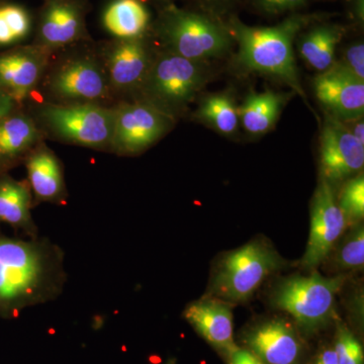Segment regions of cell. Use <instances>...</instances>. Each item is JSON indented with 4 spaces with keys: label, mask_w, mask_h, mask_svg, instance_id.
<instances>
[{
    "label": "cell",
    "mask_w": 364,
    "mask_h": 364,
    "mask_svg": "<svg viewBox=\"0 0 364 364\" xmlns=\"http://www.w3.org/2000/svg\"><path fill=\"white\" fill-rule=\"evenodd\" d=\"M65 273L58 247L43 240L0 234V318L56 298Z\"/></svg>",
    "instance_id": "1"
},
{
    "label": "cell",
    "mask_w": 364,
    "mask_h": 364,
    "mask_svg": "<svg viewBox=\"0 0 364 364\" xmlns=\"http://www.w3.org/2000/svg\"><path fill=\"white\" fill-rule=\"evenodd\" d=\"M37 90L44 104L117 105L98 46L92 40L54 53Z\"/></svg>",
    "instance_id": "2"
},
{
    "label": "cell",
    "mask_w": 364,
    "mask_h": 364,
    "mask_svg": "<svg viewBox=\"0 0 364 364\" xmlns=\"http://www.w3.org/2000/svg\"><path fill=\"white\" fill-rule=\"evenodd\" d=\"M314 18L312 14H293L272 26H250L232 18L228 28L239 45L237 63L245 71L279 79L306 100L294 60V42Z\"/></svg>",
    "instance_id": "3"
},
{
    "label": "cell",
    "mask_w": 364,
    "mask_h": 364,
    "mask_svg": "<svg viewBox=\"0 0 364 364\" xmlns=\"http://www.w3.org/2000/svg\"><path fill=\"white\" fill-rule=\"evenodd\" d=\"M150 33L162 49L203 64L224 56L233 40L229 28L214 16L181 9L173 2L161 6Z\"/></svg>",
    "instance_id": "4"
},
{
    "label": "cell",
    "mask_w": 364,
    "mask_h": 364,
    "mask_svg": "<svg viewBox=\"0 0 364 364\" xmlns=\"http://www.w3.org/2000/svg\"><path fill=\"white\" fill-rule=\"evenodd\" d=\"M205 64L159 47L147 75L132 100H141L176 121L207 82Z\"/></svg>",
    "instance_id": "5"
},
{
    "label": "cell",
    "mask_w": 364,
    "mask_h": 364,
    "mask_svg": "<svg viewBox=\"0 0 364 364\" xmlns=\"http://www.w3.org/2000/svg\"><path fill=\"white\" fill-rule=\"evenodd\" d=\"M30 112L44 138L111 152L114 107L40 102Z\"/></svg>",
    "instance_id": "6"
},
{
    "label": "cell",
    "mask_w": 364,
    "mask_h": 364,
    "mask_svg": "<svg viewBox=\"0 0 364 364\" xmlns=\"http://www.w3.org/2000/svg\"><path fill=\"white\" fill-rule=\"evenodd\" d=\"M284 263L269 244L250 242L223 258L210 284V298L228 304L248 301L268 275Z\"/></svg>",
    "instance_id": "7"
},
{
    "label": "cell",
    "mask_w": 364,
    "mask_h": 364,
    "mask_svg": "<svg viewBox=\"0 0 364 364\" xmlns=\"http://www.w3.org/2000/svg\"><path fill=\"white\" fill-rule=\"evenodd\" d=\"M344 282L343 275L327 277L318 272L309 277L296 275L277 284L272 303L289 314L306 331H316L334 317L336 296Z\"/></svg>",
    "instance_id": "8"
},
{
    "label": "cell",
    "mask_w": 364,
    "mask_h": 364,
    "mask_svg": "<svg viewBox=\"0 0 364 364\" xmlns=\"http://www.w3.org/2000/svg\"><path fill=\"white\" fill-rule=\"evenodd\" d=\"M117 104L130 102L142 85L156 54L150 33L136 39H117L97 43Z\"/></svg>",
    "instance_id": "9"
},
{
    "label": "cell",
    "mask_w": 364,
    "mask_h": 364,
    "mask_svg": "<svg viewBox=\"0 0 364 364\" xmlns=\"http://www.w3.org/2000/svg\"><path fill=\"white\" fill-rule=\"evenodd\" d=\"M173 122L141 100L119 102L114 105L111 152L121 156L141 154L166 135Z\"/></svg>",
    "instance_id": "10"
},
{
    "label": "cell",
    "mask_w": 364,
    "mask_h": 364,
    "mask_svg": "<svg viewBox=\"0 0 364 364\" xmlns=\"http://www.w3.org/2000/svg\"><path fill=\"white\" fill-rule=\"evenodd\" d=\"M88 11L87 0H43L33 20L32 44L56 53L92 40L86 25Z\"/></svg>",
    "instance_id": "11"
},
{
    "label": "cell",
    "mask_w": 364,
    "mask_h": 364,
    "mask_svg": "<svg viewBox=\"0 0 364 364\" xmlns=\"http://www.w3.org/2000/svg\"><path fill=\"white\" fill-rule=\"evenodd\" d=\"M346 227L334 188L321 177L311 205L310 236L301 258L304 269L314 270L327 260Z\"/></svg>",
    "instance_id": "12"
},
{
    "label": "cell",
    "mask_w": 364,
    "mask_h": 364,
    "mask_svg": "<svg viewBox=\"0 0 364 364\" xmlns=\"http://www.w3.org/2000/svg\"><path fill=\"white\" fill-rule=\"evenodd\" d=\"M363 165V144L341 121L328 114L320 138L321 177L334 186L358 176Z\"/></svg>",
    "instance_id": "13"
},
{
    "label": "cell",
    "mask_w": 364,
    "mask_h": 364,
    "mask_svg": "<svg viewBox=\"0 0 364 364\" xmlns=\"http://www.w3.org/2000/svg\"><path fill=\"white\" fill-rule=\"evenodd\" d=\"M53 54L32 43L0 53V87L23 107L37 90Z\"/></svg>",
    "instance_id": "14"
},
{
    "label": "cell",
    "mask_w": 364,
    "mask_h": 364,
    "mask_svg": "<svg viewBox=\"0 0 364 364\" xmlns=\"http://www.w3.org/2000/svg\"><path fill=\"white\" fill-rule=\"evenodd\" d=\"M314 90L328 114L341 122L363 117L364 81L334 63L314 79Z\"/></svg>",
    "instance_id": "15"
},
{
    "label": "cell",
    "mask_w": 364,
    "mask_h": 364,
    "mask_svg": "<svg viewBox=\"0 0 364 364\" xmlns=\"http://www.w3.org/2000/svg\"><path fill=\"white\" fill-rule=\"evenodd\" d=\"M42 141V131L25 107H18L0 119V176L25 162Z\"/></svg>",
    "instance_id": "16"
},
{
    "label": "cell",
    "mask_w": 364,
    "mask_h": 364,
    "mask_svg": "<svg viewBox=\"0 0 364 364\" xmlns=\"http://www.w3.org/2000/svg\"><path fill=\"white\" fill-rule=\"evenodd\" d=\"M183 317L215 348L228 355L236 350L229 304L215 298L198 299L186 306Z\"/></svg>",
    "instance_id": "17"
},
{
    "label": "cell",
    "mask_w": 364,
    "mask_h": 364,
    "mask_svg": "<svg viewBox=\"0 0 364 364\" xmlns=\"http://www.w3.org/2000/svg\"><path fill=\"white\" fill-rule=\"evenodd\" d=\"M245 342L264 364H296L301 350L294 328L280 318L256 326L248 333Z\"/></svg>",
    "instance_id": "18"
},
{
    "label": "cell",
    "mask_w": 364,
    "mask_h": 364,
    "mask_svg": "<svg viewBox=\"0 0 364 364\" xmlns=\"http://www.w3.org/2000/svg\"><path fill=\"white\" fill-rule=\"evenodd\" d=\"M28 184L36 203H65L67 188L59 158L42 141L26 159Z\"/></svg>",
    "instance_id": "19"
},
{
    "label": "cell",
    "mask_w": 364,
    "mask_h": 364,
    "mask_svg": "<svg viewBox=\"0 0 364 364\" xmlns=\"http://www.w3.org/2000/svg\"><path fill=\"white\" fill-rule=\"evenodd\" d=\"M102 23L112 38L136 39L149 35L152 18L143 0H109Z\"/></svg>",
    "instance_id": "20"
},
{
    "label": "cell",
    "mask_w": 364,
    "mask_h": 364,
    "mask_svg": "<svg viewBox=\"0 0 364 364\" xmlns=\"http://www.w3.org/2000/svg\"><path fill=\"white\" fill-rule=\"evenodd\" d=\"M33 195L28 182L18 181L9 173L0 176V222L33 237L37 234L32 213Z\"/></svg>",
    "instance_id": "21"
},
{
    "label": "cell",
    "mask_w": 364,
    "mask_h": 364,
    "mask_svg": "<svg viewBox=\"0 0 364 364\" xmlns=\"http://www.w3.org/2000/svg\"><path fill=\"white\" fill-rule=\"evenodd\" d=\"M343 32L342 26L334 23L313 26L299 36V54L320 73L328 70L336 61V50Z\"/></svg>",
    "instance_id": "22"
},
{
    "label": "cell",
    "mask_w": 364,
    "mask_h": 364,
    "mask_svg": "<svg viewBox=\"0 0 364 364\" xmlns=\"http://www.w3.org/2000/svg\"><path fill=\"white\" fill-rule=\"evenodd\" d=\"M286 102V95L269 90L249 95L239 109L245 131L251 135L259 136L272 130Z\"/></svg>",
    "instance_id": "23"
},
{
    "label": "cell",
    "mask_w": 364,
    "mask_h": 364,
    "mask_svg": "<svg viewBox=\"0 0 364 364\" xmlns=\"http://www.w3.org/2000/svg\"><path fill=\"white\" fill-rule=\"evenodd\" d=\"M195 116L198 121L223 135L231 136L238 129L240 116L233 97L229 93H213L203 97Z\"/></svg>",
    "instance_id": "24"
},
{
    "label": "cell",
    "mask_w": 364,
    "mask_h": 364,
    "mask_svg": "<svg viewBox=\"0 0 364 364\" xmlns=\"http://www.w3.org/2000/svg\"><path fill=\"white\" fill-rule=\"evenodd\" d=\"M33 32V18L18 4L0 2V46L18 44Z\"/></svg>",
    "instance_id": "25"
},
{
    "label": "cell",
    "mask_w": 364,
    "mask_h": 364,
    "mask_svg": "<svg viewBox=\"0 0 364 364\" xmlns=\"http://www.w3.org/2000/svg\"><path fill=\"white\" fill-rule=\"evenodd\" d=\"M349 233L337 242L333 248L332 268L337 272H354L363 269L364 265V228L363 223L351 226Z\"/></svg>",
    "instance_id": "26"
},
{
    "label": "cell",
    "mask_w": 364,
    "mask_h": 364,
    "mask_svg": "<svg viewBox=\"0 0 364 364\" xmlns=\"http://www.w3.org/2000/svg\"><path fill=\"white\" fill-rule=\"evenodd\" d=\"M337 198L347 227L359 224L364 217V177L363 172L343 182Z\"/></svg>",
    "instance_id": "27"
},
{
    "label": "cell",
    "mask_w": 364,
    "mask_h": 364,
    "mask_svg": "<svg viewBox=\"0 0 364 364\" xmlns=\"http://www.w3.org/2000/svg\"><path fill=\"white\" fill-rule=\"evenodd\" d=\"M334 349L339 364H364L363 346L354 335L343 326H341L337 332Z\"/></svg>",
    "instance_id": "28"
},
{
    "label": "cell",
    "mask_w": 364,
    "mask_h": 364,
    "mask_svg": "<svg viewBox=\"0 0 364 364\" xmlns=\"http://www.w3.org/2000/svg\"><path fill=\"white\" fill-rule=\"evenodd\" d=\"M342 68L364 81V45L363 41L350 44L344 50L339 61H335Z\"/></svg>",
    "instance_id": "29"
},
{
    "label": "cell",
    "mask_w": 364,
    "mask_h": 364,
    "mask_svg": "<svg viewBox=\"0 0 364 364\" xmlns=\"http://www.w3.org/2000/svg\"><path fill=\"white\" fill-rule=\"evenodd\" d=\"M254 4L261 13L269 16H279L294 13L306 6L308 0H253Z\"/></svg>",
    "instance_id": "30"
},
{
    "label": "cell",
    "mask_w": 364,
    "mask_h": 364,
    "mask_svg": "<svg viewBox=\"0 0 364 364\" xmlns=\"http://www.w3.org/2000/svg\"><path fill=\"white\" fill-rule=\"evenodd\" d=\"M231 364H264L251 351L237 348L230 355Z\"/></svg>",
    "instance_id": "31"
},
{
    "label": "cell",
    "mask_w": 364,
    "mask_h": 364,
    "mask_svg": "<svg viewBox=\"0 0 364 364\" xmlns=\"http://www.w3.org/2000/svg\"><path fill=\"white\" fill-rule=\"evenodd\" d=\"M20 107L21 105L16 104L13 98L0 87V119L9 116L11 112L16 111Z\"/></svg>",
    "instance_id": "32"
},
{
    "label": "cell",
    "mask_w": 364,
    "mask_h": 364,
    "mask_svg": "<svg viewBox=\"0 0 364 364\" xmlns=\"http://www.w3.org/2000/svg\"><path fill=\"white\" fill-rule=\"evenodd\" d=\"M342 123L346 126V128L348 129V131L350 132L354 138H355L356 140H358L359 142L363 144L364 145L363 117L353 119V121L342 122Z\"/></svg>",
    "instance_id": "33"
},
{
    "label": "cell",
    "mask_w": 364,
    "mask_h": 364,
    "mask_svg": "<svg viewBox=\"0 0 364 364\" xmlns=\"http://www.w3.org/2000/svg\"><path fill=\"white\" fill-rule=\"evenodd\" d=\"M195 1L208 11H223L233 0H195Z\"/></svg>",
    "instance_id": "34"
},
{
    "label": "cell",
    "mask_w": 364,
    "mask_h": 364,
    "mask_svg": "<svg viewBox=\"0 0 364 364\" xmlns=\"http://www.w3.org/2000/svg\"><path fill=\"white\" fill-rule=\"evenodd\" d=\"M315 364H339L338 358H337L336 351L334 348H328L323 351L318 356Z\"/></svg>",
    "instance_id": "35"
},
{
    "label": "cell",
    "mask_w": 364,
    "mask_h": 364,
    "mask_svg": "<svg viewBox=\"0 0 364 364\" xmlns=\"http://www.w3.org/2000/svg\"><path fill=\"white\" fill-rule=\"evenodd\" d=\"M352 16L359 23L364 21V0H350Z\"/></svg>",
    "instance_id": "36"
},
{
    "label": "cell",
    "mask_w": 364,
    "mask_h": 364,
    "mask_svg": "<svg viewBox=\"0 0 364 364\" xmlns=\"http://www.w3.org/2000/svg\"><path fill=\"white\" fill-rule=\"evenodd\" d=\"M155 1L158 2V4H160V6H164V4H172L173 2V0H155Z\"/></svg>",
    "instance_id": "37"
},
{
    "label": "cell",
    "mask_w": 364,
    "mask_h": 364,
    "mask_svg": "<svg viewBox=\"0 0 364 364\" xmlns=\"http://www.w3.org/2000/svg\"><path fill=\"white\" fill-rule=\"evenodd\" d=\"M0 2H2V0H0Z\"/></svg>",
    "instance_id": "38"
}]
</instances>
